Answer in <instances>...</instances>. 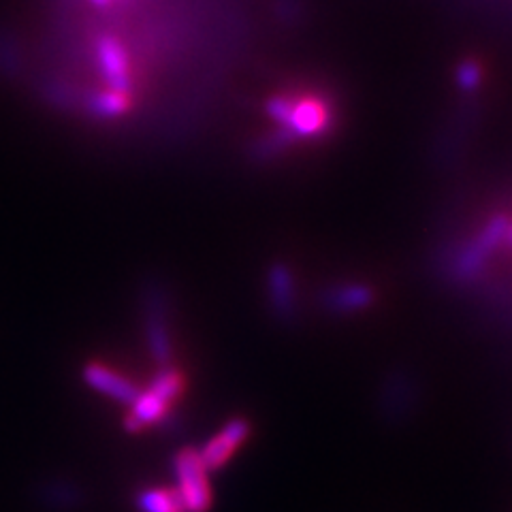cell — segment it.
<instances>
[{"mask_svg":"<svg viewBox=\"0 0 512 512\" xmlns=\"http://www.w3.org/2000/svg\"><path fill=\"white\" fill-rule=\"evenodd\" d=\"M271 295H274L276 306L282 310H288L293 303V276L282 265L271 271Z\"/></svg>","mask_w":512,"mask_h":512,"instance_id":"30bf717a","label":"cell"},{"mask_svg":"<svg viewBox=\"0 0 512 512\" xmlns=\"http://www.w3.org/2000/svg\"><path fill=\"white\" fill-rule=\"evenodd\" d=\"M96 60H99V67L109 90L126 92L131 88V58H128L126 47L120 39L103 35L99 43H96Z\"/></svg>","mask_w":512,"mask_h":512,"instance_id":"7a4b0ae2","label":"cell"},{"mask_svg":"<svg viewBox=\"0 0 512 512\" xmlns=\"http://www.w3.org/2000/svg\"><path fill=\"white\" fill-rule=\"evenodd\" d=\"M374 301V293L363 284H348L333 293V306L344 312H357Z\"/></svg>","mask_w":512,"mask_h":512,"instance_id":"ba28073f","label":"cell"},{"mask_svg":"<svg viewBox=\"0 0 512 512\" xmlns=\"http://www.w3.org/2000/svg\"><path fill=\"white\" fill-rule=\"evenodd\" d=\"M506 231V220H495L493 224H489V227L485 229V233L480 235V239L476 244H472L466 252V256H461V271H472L476 269V265L485 259V256L489 254V250H493V246L500 242V237L504 235Z\"/></svg>","mask_w":512,"mask_h":512,"instance_id":"52a82bcc","label":"cell"},{"mask_svg":"<svg viewBox=\"0 0 512 512\" xmlns=\"http://www.w3.org/2000/svg\"><path fill=\"white\" fill-rule=\"evenodd\" d=\"M248 436H250V423L246 419L229 421L210 442L203 446V451H199L205 468L210 472H216L222 466H227L229 459L237 453V448L248 440Z\"/></svg>","mask_w":512,"mask_h":512,"instance_id":"3957f363","label":"cell"},{"mask_svg":"<svg viewBox=\"0 0 512 512\" xmlns=\"http://www.w3.org/2000/svg\"><path fill=\"white\" fill-rule=\"evenodd\" d=\"M86 380L92 389L114 397V399H118V402H124V404H133L139 395L137 387L131 380L120 376L114 370H109V367H105L101 363H90L86 367Z\"/></svg>","mask_w":512,"mask_h":512,"instance_id":"5b68a950","label":"cell"},{"mask_svg":"<svg viewBox=\"0 0 512 512\" xmlns=\"http://www.w3.org/2000/svg\"><path fill=\"white\" fill-rule=\"evenodd\" d=\"M173 474L178 480L175 491L180 493L186 512H210L214 502V491L207 478L210 470L205 468L197 448H182L173 457Z\"/></svg>","mask_w":512,"mask_h":512,"instance_id":"6da1fadb","label":"cell"},{"mask_svg":"<svg viewBox=\"0 0 512 512\" xmlns=\"http://www.w3.org/2000/svg\"><path fill=\"white\" fill-rule=\"evenodd\" d=\"M139 512H186L180 493L169 487H150L137 495Z\"/></svg>","mask_w":512,"mask_h":512,"instance_id":"8992f818","label":"cell"},{"mask_svg":"<svg viewBox=\"0 0 512 512\" xmlns=\"http://www.w3.org/2000/svg\"><path fill=\"white\" fill-rule=\"evenodd\" d=\"M150 393H154L158 399H163L167 406L184 391V376L173 370V367H165L163 372H158L150 384Z\"/></svg>","mask_w":512,"mask_h":512,"instance_id":"9c48e42d","label":"cell"},{"mask_svg":"<svg viewBox=\"0 0 512 512\" xmlns=\"http://www.w3.org/2000/svg\"><path fill=\"white\" fill-rule=\"evenodd\" d=\"M457 84L461 90H466V92H474V90H478L480 84H483V69H480V64L476 60H466L459 64Z\"/></svg>","mask_w":512,"mask_h":512,"instance_id":"7c38bea8","label":"cell"},{"mask_svg":"<svg viewBox=\"0 0 512 512\" xmlns=\"http://www.w3.org/2000/svg\"><path fill=\"white\" fill-rule=\"evenodd\" d=\"M90 3L96 7H109V5H114L116 0H90Z\"/></svg>","mask_w":512,"mask_h":512,"instance_id":"4fadbf2b","label":"cell"},{"mask_svg":"<svg viewBox=\"0 0 512 512\" xmlns=\"http://www.w3.org/2000/svg\"><path fill=\"white\" fill-rule=\"evenodd\" d=\"M329 120V109L320 99H314V96H308V99H293L291 118H288L282 131L288 135V139L318 137L327 131Z\"/></svg>","mask_w":512,"mask_h":512,"instance_id":"277c9868","label":"cell"},{"mask_svg":"<svg viewBox=\"0 0 512 512\" xmlns=\"http://www.w3.org/2000/svg\"><path fill=\"white\" fill-rule=\"evenodd\" d=\"M92 109L99 116H107V118L120 116V114H124V111L128 109V96H126V92H118V90L101 92L92 101Z\"/></svg>","mask_w":512,"mask_h":512,"instance_id":"8fae6325","label":"cell"}]
</instances>
